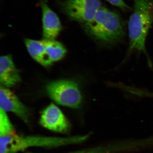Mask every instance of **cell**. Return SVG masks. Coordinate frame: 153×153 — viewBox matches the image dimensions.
Returning a JSON list of instances; mask_svg holds the SVG:
<instances>
[{
    "label": "cell",
    "mask_w": 153,
    "mask_h": 153,
    "mask_svg": "<svg viewBox=\"0 0 153 153\" xmlns=\"http://www.w3.org/2000/svg\"><path fill=\"white\" fill-rule=\"evenodd\" d=\"M153 24V0H134L132 13L128 22L129 46L125 60L135 51L144 53L152 66L146 50V41Z\"/></svg>",
    "instance_id": "1"
},
{
    "label": "cell",
    "mask_w": 153,
    "mask_h": 153,
    "mask_svg": "<svg viewBox=\"0 0 153 153\" xmlns=\"http://www.w3.org/2000/svg\"><path fill=\"white\" fill-rule=\"evenodd\" d=\"M84 25L86 32L105 47L117 44L125 35L124 22L120 15L103 7L91 21Z\"/></svg>",
    "instance_id": "2"
},
{
    "label": "cell",
    "mask_w": 153,
    "mask_h": 153,
    "mask_svg": "<svg viewBox=\"0 0 153 153\" xmlns=\"http://www.w3.org/2000/svg\"><path fill=\"white\" fill-rule=\"evenodd\" d=\"M88 135L67 137L13 135L0 137V153H17L31 147L57 148L84 142Z\"/></svg>",
    "instance_id": "3"
},
{
    "label": "cell",
    "mask_w": 153,
    "mask_h": 153,
    "mask_svg": "<svg viewBox=\"0 0 153 153\" xmlns=\"http://www.w3.org/2000/svg\"><path fill=\"white\" fill-rule=\"evenodd\" d=\"M46 92L52 100L62 106L73 108H79L82 97L79 85L69 79H60L50 82L46 87Z\"/></svg>",
    "instance_id": "4"
},
{
    "label": "cell",
    "mask_w": 153,
    "mask_h": 153,
    "mask_svg": "<svg viewBox=\"0 0 153 153\" xmlns=\"http://www.w3.org/2000/svg\"><path fill=\"white\" fill-rule=\"evenodd\" d=\"M61 5L68 18L83 24L91 21L102 7L100 0H66Z\"/></svg>",
    "instance_id": "5"
},
{
    "label": "cell",
    "mask_w": 153,
    "mask_h": 153,
    "mask_svg": "<svg viewBox=\"0 0 153 153\" xmlns=\"http://www.w3.org/2000/svg\"><path fill=\"white\" fill-rule=\"evenodd\" d=\"M39 123L51 131L66 134L70 129V124L58 107L51 103L42 111Z\"/></svg>",
    "instance_id": "6"
},
{
    "label": "cell",
    "mask_w": 153,
    "mask_h": 153,
    "mask_svg": "<svg viewBox=\"0 0 153 153\" xmlns=\"http://www.w3.org/2000/svg\"><path fill=\"white\" fill-rule=\"evenodd\" d=\"M0 106L6 112L13 113L25 123H29L30 110L13 92L2 85L0 88Z\"/></svg>",
    "instance_id": "7"
},
{
    "label": "cell",
    "mask_w": 153,
    "mask_h": 153,
    "mask_svg": "<svg viewBox=\"0 0 153 153\" xmlns=\"http://www.w3.org/2000/svg\"><path fill=\"white\" fill-rule=\"evenodd\" d=\"M44 39L55 40L62 30L59 17L44 1L41 3Z\"/></svg>",
    "instance_id": "8"
},
{
    "label": "cell",
    "mask_w": 153,
    "mask_h": 153,
    "mask_svg": "<svg viewBox=\"0 0 153 153\" xmlns=\"http://www.w3.org/2000/svg\"><path fill=\"white\" fill-rule=\"evenodd\" d=\"M21 81L18 69L14 64L11 55L0 57V82L1 85L6 88L13 87Z\"/></svg>",
    "instance_id": "9"
},
{
    "label": "cell",
    "mask_w": 153,
    "mask_h": 153,
    "mask_svg": "<svg viewBox=\"0 0 153 153\" xmlns=\"http://www.w3.org/2000/svg\"><path fill=\"white\" fill-rule=\"evenodd\" d=\"M25 42L29 54L36 62L45 67L52 65V63L47 55L43 40L26 39Z\"/></svg>",
    "instance_id": "10"
},
{
    "label": "cell",
    "mask_w": 153,
    "mask_h": 153,
    "mask_svg": "<svg viewBox=\"0 0 153 153\" xmlns=\"http://www.w3.org/2000/svg\"><path fill=\"white\" fill-rule=\"evenodd\" d=\"M43 41L47 55L52 63L61 60L65 56L66 49L60 42L44 39Z\"/></svg>",
    "instance_id": "11"
},
{
    "label": "cell",
    "mask_w": 153,
    "mask_h": 153,
    "mask_svg": "<svg viewBox=\"0 0 153 153\" xmlns=\"http://www.w3.org/2000/svg\"><path fill=\"white\" fill-rule=\"evenodd\" d=\"M15 127L11 122L7 112L0 108V137L15 134Z\"/></svg>",
    "instance_id": "12"
},
{
    "label": "cell",
    "mask_w": 153,
    "mask_h": 153,
    "mask_svg": "<svg viewBox=\"0 0 153 153\" xmlns=\"http://www.w3.org/2000/svg\"><path fill=\"white\" fill-rule=\"evenodd\" d=\"M112 5L117 7L118 8L124 11H127L131 10L130 7H129L124 0H106Z\"/></svg>",
    "instance_id": "13"
},
{
    "label": "cell",
    "mask_w": 153,
    "mask_h": 153,
    "mask_svg": "<svg viewBox=\"0 0 153 153\" xmlns=\"http://www.w3.org/2000/svg\"><path fill=\"white\" fill-rule=\"evenodd\" d=\"M68 153H102L101 149L99 148H91L76 151Z\"/></svg>",
    "instance_id": "14"
}]
</instances>
